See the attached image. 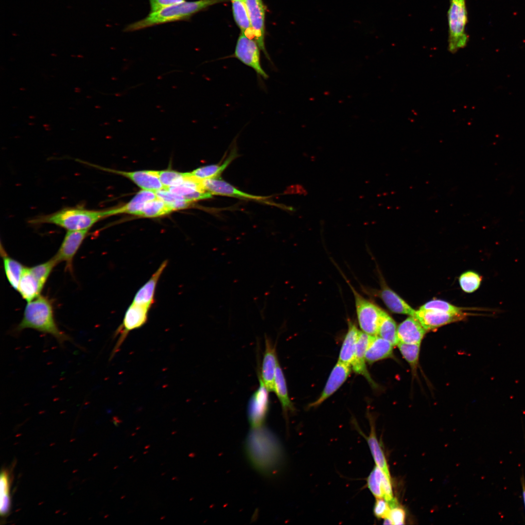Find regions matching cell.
Instances as JSON below:
<instances>
[{"label": "cell", "instance_id": "obj_10", "mask_svg": "<svg viewBox=\"0 0 525 525\" xmlns=\"http://www.w3.org/2000/svg\"><path fill=\"white\" fill-rule=\"evenodd\" d=\"M260 385L251 397L248 405V417L252 428L263 426L268 412V392L259 376Z\"/></svg>", "mask_w": 525, "mask_h": 525}, {"label": "cell", "instance_id": "obj_17", "mask_svg": "<svg viewBox=\"0 0 525 525\" xmlns=\"http://www.w3.org/2000/svg\"><path fill=\"white\" fill-rule=\"evenodd\" d=\"M426 332L415 316L409 315L397 327L398 343L420 344Z\"/></svg>", "mask_w": 525, "mask_h": 525}, {"label": "cell", "instance_id": "obj_39", "mask_svg": "<svg viewBox=\"0 0 525 525\" xmlns=\"http://www.w3.org/2000/svg\"><path fill=\"white\" fill-rule=\"evenodd\" d=\"M390 509L389 503L384 498H376L373 513L376 517L383 519L388 517Z\"/></svg>", "mask_w": 525, "mask_h": 525}, {"label": "cell", "instance_id": "obj_23", "mask_svg": "<svg viewBox=\"0 0 525 525\" xmlns=\"http://www.w3.org/2000/svg\"><path fill=\"white\" fill-rule=\"evenodd\" d=\"M359 332L355 324L350 321H349L348 331L343 341L338 361L351 367L355 360L356 347Z\"/></svg>", "mask_w": 525, "mask_h": 525}, {"label": "cell", "instance_id": "obj_38", "mask_svg": "<svg viewBox=\"0 0 525 525\" xmlns=\"http://www.w3.org/2000/svg\"><path fill=\"white\" fill-rule=\"evenodd\" d=\"M420 309H431L450 314H461L463 309L440 299L430 300L421 307Z\"/></svg>", "mask_w": 525, "mask_h": 525}, {"label": "cell", "instance_id": "obj_29", "mask_svg": "<svg viewBox=\"0 0 525 525\" xmlns=\"http://www.w3.org/2000/svg\"><path fill=\"white\" fill-rule=\"evenodd\" d=\"M232 12L234 20L242 34L254 40L248 12L244 0L232 1Z\"/></svg>", "mask_w": 525, "mask_h": 525}, {"label": "cell", "instance_id": "obj_32", "mask_svg": "<svg viewBox=\"0 0 525 525\" xmlns=\"http://www.w3.org/2000/svg\"><path fill=\"white\" fill-rule=\"evenodd\" d=\"M10 481L7 471H1L0 476V513L2 517H6L11 508L10 498Z\"/></svg>", "mask_w": 525, "mask_h": 525}, {"label": "cell", "instance_id": "obj_25", "mask_svg": "<svg viewBox=\"0 0 525 525\" xmlns=\"http://www.w3.org/2000/svg\"><path fill=\"white\" fill-rule=\"evenodd\" d=\"M0 252L7 280L11 286L17 291L22 273L25 266L11 257L1 244L0 245Z\"/></svg>", "mask_w": 525, "mask_h": 525}, {"label": "cell", "instance_id": "obj_5", "mask_svg": "<svg viewBox=\"0 0 525 525\" xmlns=\"http://www.w3.org/2000/svg\"><path fill=\"white\" fill-rule=\"evenodd\" d=\"M448 51L455 53L466 47L469 37L466 32L468 21L465 0H450L447 13Z\"/></svg>", "mask_w": 525, "mask_h": 525}, {"label": "cell", "instance_id": "obj_24", "mask_svg": "<svg viewBox=\"0 0 525 525\" xmlns=\"http://www.w3.org/2000/svg\"><path fill=\"white\" fill-rule=\"evenodd\" d=\"M157 198L158 197L155 192L144 190H141L124 206L109 209L110 215L111 216L120 213L136 215L138 212L141 210L147 202Z\"/></svg>", "mask_w": 525, "mask_h": 525}, {"label": "cell", "instance_id": "obj_44", "mask_svg": "<svg viewBox=\"0 0 525 525\" xmlns=\"http://www.w3.org/2000/svg\"><path fill=\"white\" fill-rule=\"evenodd\" d=\"M231 0L232 1H235V0Z\"/></svg>", "mask_w": 525, "mask_h": 525}, {"label": "cell", "instance_id": "obj_2", "mask_svg": "<svg viewBox=\"0 0 525 525\" xmlns=\"http://www.w3.org/2000/svg\"><path fill=\"white\" fill-rule=\"evenodd\" d=\"M26 329H32L50 334L61 345L72 339L58 328L54 318L52 303L47 297L41 295L27 302L23 317L15 331L20 332Z\"/></svg>", "mask_w": 525, "mask_h": 525}, {"label": "cell", "instance_id": "obj_43", "mask_svg": "<svg viewBox=\"0 0 525 525\" xmlns=\"http://www.w3.org/2000/svg\"><path fill=\"white\" fill-rule=\"evenodd\" d=\"M521 485L522 488V496L525 508V480L524 477H521Z\"/></svg>", "mask_w": 525, "mask_h": 525}, {"label": "cell", "instance_id": "obj_4", "mask_svg": "<svg viewBox=\"0 0 525 525\" xmlns=\"http://www.w3.org/2000/svg\"><path fill=\"white\" fill-rule=\"evenodd\" d=\"M225 0H199L176 4L160 11L150 13L145 18L127 25L124 32L138 31L157 25L186 21L196 13Z\"/></svg>", "mask_w": 525, "mask_h": 525}, {"label": "cell", "instance_id": "obj_6", "mask_svg": "<svg viewBox=\"0 0 525 525\" xmlns=\"http://www.w3.org/2000/svg\"><path fill=\"white\" fill-rule=\"evenodd\" d=\"M354 295L357 319L362 331L370 335H377L383 310L362 296L348 282Z\"/></svg>", "mask_w": 525, "mask_h": 525}, {"label": "cell", "instance_id": "obj_12", "mask_svg": "<svg viewBox=\"0 0 525 525\" xmlns=\"http://www.w3.org/2000/svg\"><path fill=\"white\" fill-rule=\"evenodd\" d=\"M351 370L350 365L338 361L332 369L320 396L309 404L308 408L318 406L334 393L347 379Z\"/></svg>", "mask_w": 525, "mask_h": 525}, {"label": "cell", "instance_id": "obj_41", "mask_svg": "<svg viewBox=\"0 0 525 525\" xmlns=\"http://www.w3.org/2000/svg\"><path fill=\"white\" fill-rule=\"evenodd\" d=\"M393 525H403L404 523L405 512L399 505L391 508L389 517Z\"/></svg>", "mask_w": 525, "mask_h": 525}, {"label": "cell", "instance_id": "obj_3", "mask_svg": "<svg viewBox=\"0 0 525 525\" xmlns=\"http://www.w3.org/2000/svg\"><path fill=\"white\" fill-rule=\"evenodd\" d=\"M110 216L109 210H90L82 206L65 207L29 221L32 225L52 224L67 231L90 229L102 219Z\"/></svg>", "mask_w": 525, "mask_h": 525}, {"label": "cell", "instance_id": "obj_34", "mask_svg": "<svg viewBox=\"0 0 525 525\" xmlns=\"http://www.w3.org/2000/svg\"><path fill=\"white\" fill-rule=\"evenodd\" d=\"M397 346L413 371H415L419 364L420 344L398 343Z\"/></svg>", "mask_w": 525, "mask_h": 525}, {"label": "cell", "instance_id": "obj_27", "mask_svg": "<svg viewBox=\"0 0 525 525\" xmlns=\"http://www.w3.org/2000/svg\"><path fill=\"white\" fill-rule=\"evenodd\" d=\"M274 391L279 400L284 414L295 410L289 398L285 378L279 362L276 370Z\"/></svg>", "mask_w": 525, "mask_h": 525}, {"label": "cell", "instance_id": "obj_13", "mask_svg": "<svg viewBox=\"0 0 525 525\" xmlns=\"http://www.w3.org/2000/svg\"><path fill=\"white\" fill-rule=\"evenodd\" d=\"M466 315L450 314L431 309L416 310L415 317L426 331H431L446 324L463 319Z\"/></svg>", "mask_w": 525, "mask_h": 525}, {"label": "cell", "instance_id": "obj_11", "mask_svg": "<svg viewBox=\"0 0 525 525\" xmlns=\"http://www.w3.org/2000/svg\"><path fill=\"white\" fill-rule=\"evenodd\" d=\"M244 1L253 32L254 40L266 58L270 60L264 44L265 8L263 2L262 0H244Z\"/></svg>", "mask_w": 525, "mask_h": 525}, {"label": "cell", "instance_id": "obj_35", "mask_svg": "<svg viewBox=\"0 0 525 525\" xmlns=\"http://www.w3.org/2000/svg\"><path fill=\"white\" fill-rule=\"evenodd\" d=\"M158 174L164 188L180 185L190 175V173H180L168 170L158 171Z\"/></svg>", "mask_w": 525, "mask_h": 525}, {"label": "cell", "instance_id": "obj_16", "mask_svg": "<svg viewBox=\"0 0 525 525\" xmlns=\"http://www.w3.org/2000/svg\"><path fill=\"white\" fill-rule=\"evenodd\" d=\"M104 170L129 178L137 186L144 190L155 192L164 188L159 178L158 171H157L124 172L107 169H104Z\"/></svg>", "mask_w": 525, "mask_h": 525}, {"label": "cell", "instance_id": "obj_9", "mask_svg": "<svg viewBox=\"0 0 525 525\" xmlns=\"http://www.w3.org/2000/svg\"><path fill=\"white\" fill-rule=\"evenodd\" d=\"M89 230L67 231L57 252L53 257L57 263L65 262L66 269L72 272L73 258L88 235Z\"/></svg>", "mask_w": 525, "mask_h": 525}, {"label": "cell", "instance_id": "obj_26", "mask_svg": "<svg viewBox=\"0 0 525 525\" xmlns=\"http://www.w3.org/2000/svg\"><path fill=\"white\" fill-rule=\"evenodd\" d=\"M237 156V148L234 146L228 156L222 163L202 166L196 169L191 173L194 177L201 180L220 177L223 172Z\"/></svg>", "mask_w": 525, "mask_h": 525}, {"label": "cell", "instance_id": "obj_15", "mask_svg": "<svg viewBox=\"0 0 525 525\" xmlns=\"http://www.w3.org/2000/svg\"><path fill=\"white\" fill-rule=\"evenodd\" d=\"M265 350L262 361L261 374L262 381L269 392L274 391V382L278 360L276 346L266 338Z\"/></svg>", "mask_w": 525, "mask_h": 525}, {"label": "cell", "instance_id": "obj_7", "mask_svg": "<svg viewBox=\"0 0 525 525\" xmlns=\"http://www.w3.org/2000/svg\"><path fill=\"white\" fill-rule=\"evenodd\" d=\"M150 309L147 306L132 302L125 312L122 324L115 332L114 337L118 336V339L110 358H112L120 350L130 332L140 328L147 322Z\"/></svg>", "mask_w": 525, "mask_h": 525}, {"label": "cell", "instance_id": "obj_28", "mask_svg": "<svg viewBox=\"0 0 525 525\" xmlns=\"http://www.w3.org/2000/svg\"><path fill=\"white\" fill-rule=\"evenodd\" d=\"M370 430L369 435L365 437L369 447L376 465L380 467L386 475L391 479L387 461L381 447L376 437L374 424L370 420Z\"/></svg>", "mask_w": 525, "mask_h": 525}, {"label": "cell", "instance_id": "obj_37", "mask_svg": "<svg viewBox=\"0 0 525 525\" xmlns=\"http://www.w3.org/2000/svg\"><path fill=\"white\" fill-rule=\"evenodd\" d=\"M57 264L52 257L48 261L30 268L40 283L44 287L53 269Z\"/></svg>", "mask_w": 525, "mask_h": 525}, {"label": "cell", "instance_id": "obj_33", "mask_svg": "<svg viewBox=\"0 0 525 525\" xmlns=\"http://www.w3.org/2000/svg\"><path fill=\"white\" fill-rule=\"evenodd\" d=\"M386 474L376 465L367 478V485L370 492L376 498H383V480Z\"/></svg>", "mask_w": 525, "mask_h": 525}, {"label": "cell", "instance_id": "obj_20", "mask_svg": "<svg viewBox=\"0 0 525 525\" xmlns=\"http://www.w3.org/2000/svg\"><path fill=\"white\" fill-rule=\"evenodd\" d=\"M382 284L378 295L390 311L396 314L415 316L416 310L385 284Z\"/></svg>", "mask_w": 525, "mask_h": 525}, {"label": "cell", "instance_id": "obj_31", "mask_svg": "<svg viewBox=\"0 0 525 525\" xmlns=\"http://www.w3.org/2000/svg\"><path fill=\"white\" fill-rule=\"evenodd\" d=\"M173 210L168 204L157 198L147 202L136 215L154 218L168 214Z\"/></svg>", "mask_w": 525, "mask_h": 525}, {"label": "cell", "instance_id": "obj_8", "mask_svg": "<svg viewBox=\"0 0 525 525\" xmlns=\"http://www.w3.org/2000/svg\"><path fill=\"white\" fill-rule=\"evenodd\" d=\"M260 48L256 41L241 34L239 36L232 57L253 69L256 73L266 79L268 75L262 69L260 61Z\"/></svg>", "mask_w": 525, "mask_h": 525}, {"label": "cell", "instance_id": "obj_18", "mask_svg": "<svg viewBox=\"0 0 525 525\" xmlns=\"http://www.w3.org/2000/svg\"><path fill=\"white\" fill-rule=\"evenodd\" d=\"M167 260L163 262L148 280L139 289L135 295L133 303L145 306L150 308L151 307L155 301L154 297L157 283L167 265Z\"/></svg>", "mask_w": 525, "mask_h": 525}, {"label": "cell", "instance_id": "obj_21", "mask_svg": "<svg viewBox=\"0 0 525 525\" xmlns=\"http://www.w3.org/2000/svg\"><path fill=\"white\" fill-rule=\"evenodd\" d=\"M393 347L389 341L379 336L372 335L366 352V362L371 364L392 357Z\"/></svg>", "mask_w": 525, "mask_h": 525}, {"label": "cell", "instance_id": "obj_14", "mask_svg": "<svg viewBox=\"0 0 525 525\" xmlns=\"http://www.w3.org/2000/svg\"><path fill=\"white\" fill-rule=\"evenodd\" d=\"M205 189L212 194L238 198L245 200L265 201L267 197L256 196L243 192L222 179L220 177L202 180Z\"/></svg>", "mask_w": 525, "mask_h": 525}, {"label": "cell", "instance_id": "obj_40", "mask_svg": "<svg viewBox=\"0 0 525 525\" xmlns=\"http://www.w3.org/2000/svg\"><path fill=\"white\" fill-rule=\"evenodd\" d=\"M185 1V0H149L150 6V13L157 12Z\"/></svg>", "mask_w": 525, "mask_h": 525}, {"label": "cell", "instance_id": "obj_30", "mask_svg": "<svg viewBox=\"0 0 525 525\" xmlns=\"http://www.w3.org/2000/svg\"><path fill=\"white\" fill-rule=\"evenodd\" d=\"M377 335L389 341L393 346H396L398 343L396 322L384 310L379 322Z\"/></svg>", "mask_w": 525, "mask_h": 525}, {"label": "cell", "instance_id": "obj_36", "mask_svg": "<svg viewBox=\"0 0 525 525\" xmlns=\"http://www.w3.org/2000/svg\"><path fill=\"white\" fill-rule=\"evenodd\" d=\"M482 281L481 277L476 272L468 271L462 274L459 278L460 287L465 292L471 293L477 290Z\"/></svg>", "mask_w": 525, "mask_h": 525}, {"label": "cell", "instance_id": "obj_19", "mask_svg": "<svg viewBox=\"0 0 525 525\" xmlns=\"http://www.w3.org/2000/svg\"><path fill=\"white\" fill-rule=\"evenodd\" d=\"M372 335L362 331H359L356 343L355 360L351 366L352 369L357 374L363 376L370 385L377 387V385L371 378L367 368L366 352Z\"/></svg>", "mask_w": 525, "mask_h": 525}, {"label": "cell", "instance_id": "obj_42", "mask_svg": "<svg viewBox=\"0 0 525 525\" xmlns=\"http://www.w3.org/2000/svg\"><path fill=\"white\" fill-rule=\"evenodd\" d=\"M212 194L208 191H196L192 193L184 196V197L190 201L209 199L212 197Z\"/></svg>", "mask_w": 525, "mask_h": 525}, {"label": "cell", "instance_id": "obj_22", "mask_svg": "<svg viewBox=\"0 0 525 525\" xmlns=\"http://www.w3.org/2000/svg\"><path fill=\"white\" fill-rule=\"evenodd\" d=\"M43 286L40 283L30 267H25L22 273L17 291L27 302L40 295Z\"/></svg>", "mask_w": 525, "mask_h": 525}, {"label": "cell", "instance_id": "obj_1", "mask_svg": "<svg viewBox=\"0 0 525 525\" xmlns=\"http://www.w3.org/2000/svg\"><path fill=\"white\" fill-rule=\"evenodd\" d=\"M245 451L252 466L262 474L276 473L282 461L279 441L263 426L252 428L245 440Z\"/></svg>", "mask_w": 525, "mask_h": 525}]
</instances>
